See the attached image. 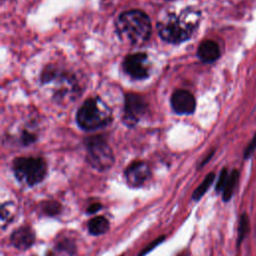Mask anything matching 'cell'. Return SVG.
I'll return each mask as SVG.
<instances>
[{
    "label": "cell",
    "instance_id": "cell-22",
    "mask_svg": "<svg viewBox=\"0 0 256 256\" xmlns=\"http://www.w3.org/2000/svg\"><path fill=\"white\" fill-rule=\"evenodd\" d=\"M101 207H102V205H101L100 203H98V202L92 203V204H90V205L88 206V208H87V213H88V214H95L96 212H98V211L101 209Z\"/></svg>",
    "mask_w": 256,
    "mask_h": 256
},
{
    "label": "cell",
    "instance_id": "cell-4",
    "mask_svg": "<svg viewBox=\"0 0 256 256\" xmlns=\"http://www.w3.org/2000/svg\"><path fill=\"white\" fill-rule=\"evenodd\" d=\"M41 82L47 85L53 91L56 99H65L70 97L74 99L79 93V86L73 75L60 70L57 67H47L41 74Z\"/></svg>",
    "mask_w": 256,
    "mask_h": 256
},
{
    "label": "cell",
    "instance_id": "cell-8",
    "mask_svg": "<svg viewBox=\"0 0 256 256\" xmlns=\"http://www.w3.org/2000/svg\"><path fill=\"white\" fill-rule=\"evenodd\" d=\"M125 72L132 78L140 80L149 76V62L145 53H134L125 57L123 62Z\"/></svg>",
    "mask_w": 256,
    "mask_h": 256
},
{
    "label": "cell",
    "instance_id": "cell-15",
    "mask_svg": "<svg viewBox=\"0 0 256 256\" xmlns=\"http://www.w3.org/2000/svg\"><path fill=\"white\" fill-rule=\"evenodd\" d=\"M214 178H215V174L214 173H209L205 177V179L202 181V183L195 189V191L192 195V199L195 200V201L199 200L205 194V192L208 190V188L211 186V184L214 181Z\"/></svg>",
    "mask_w": 256,
    "mask_h": 256
},
{
    "label": "cell",
    "instance_id": "cell-17",
    "mask_svg": "<svg viewBox=\"0 0 256 256\" xmlns=\"http://www.w3.org/2000/svg\"><path fill=\"white\" fill-rule=\"evenodd\" d=\"M249 221H248V217L246 214H243L240 218V222H239V229H238V245L241 243V241L244 239L247 231H248V225Z\"/></svg>",
    "mask_w": 256,
    "mask_h": 256
},
{
    "label": "cell",
    "instance_id": "cell-16",
    "mask_svg": "<svg viewBox=\"0 0 256 256\" xmlns=\"http://www.w3.org/2000/svg\"><path fill=\"white\" fill-rule=\"evenodd\" d=\"M41 210L49 216L57 215L61 211V205L57 201L49 200L41 203Z\"/></svg>",
    "mask_w": 256,
    "mask_h": 256
},
{
    "label": "cell",
    "instance_id": "cell-10",
    "mask_svg": "<svg viewBox=\"0 0 256 256\" xmlns=\"http://www.w3.org/2000/svg\"><path fill=\"white\" fill-rule=\"evenodd\" d=\"M149 176L150 169L143 161H134L125 170L126 181L132 187L141 186Z\"/></svg>",
    "mask_w": 256,
    "mask_h": 256
},
{
    "label": "cell",
    "instance_id": "cell-5",
    "mask_svg": "<svg viewBox=\"0 0 256 256\" xmlns=\"http://www.w3.org/2000/svg\"><path fill=\"white\" fill-rule=\"evenodd\" d=\"M13 172L20 182L33 186L44 179L47 165L40 157H19L13 161Z\"/></svg>",
    "mask_w": 256,
    "mask_h": 256
},
{
    "label": "cell",
    "instance_id": "cell-18",
    "mask_svg": "<svg viewBox=\"0 0 256 256\" xmlns=\"http://www.w3.org/2000/svg\"><path fill=\"white\" fill-rule=\"evenodd\" d=\"M57 248L59 250L65 251L69 254H72L75 251V245L73 242H71L69 239H63L62 241H60L57 245Z\"/></svg>",
    "mask_w": 256,
    "mask_h": 256
},
{
    "label": "cell",
    "instance_id": "cell-6",
    "mask_svg": "<svg viewBox=\"0 0 256 256\" xmlns=\"http://www.w3.org/2000/svg\"><path fill=\"white\" fill-rule=\"evenodd\" d=\"M87 162L96 170H108L114 163L111 147L102 136H92L85 140Z\"/></svg>",
    "mask_w": 256,
    "mask_h": 256
},
{
    "label": "cell",
    "instance_id": "cell-19",
    "mask_svg": "<svg viewBox=\"0 0 256 256\" xmlns=\"http://www.w3.org/2000/svg\"><path fill=\"white\" fill-rule=\"evenodd\" d=\"M228 172L226 169H223L219 175V178H218V181L216 183V191H222L224 186H225V183L227 181V178H228Z\"/></svg>",
    "mask_w": 256,
    "mask_h": 256
},
{
    "label": "cell",
    "instance_id": "cell-3",
    "mask_svg": "<svg viewBox=\"0 0 256 256\" xmlns=\"http://www.w3.org/2000/svg\"><path fill=\"white\" fill-rule=\"evenodd\" d=\"M76 120L83 130L93 131L107 126L112 121V113L99 98H89L78 109Z\"/></svg>",
    "mask_w": 256,
    "mask_h": 256
},
{
    "label": "cell",
    "instance_id": "cell-2",
    "mask_svg": "<svg viewBox=\"0 0 256 256\" xmlns=\"http://www.w3.org/2000/svg\"><path fill=\"white\" fill-rule=\"evenodd\" d=\"M116 30L124 42L139 46L150 38L151 22L143 11L128 10L118 16Z\"/></svg>",
    "mask_w": 256,
    "mask_h": 256
},
{
    "label": "cell",
    "instance_id": "cell-21",
    "mask_svg": "<svg viewBox=\"0 0 256 256\" xmlns=\"http://www.w3.org/2000/svg\"><path fill=\"white\" fill-rule=\"evenodd\" d=\"M163 239H164V236H161V237H159V238H157L156 240H154L153 242H151L146 248H144L143 249V251L139 254V256H144L145 254H147L148 252H150L152 249H154V247H156L159 243H161L162 241H163Z\"/></svg>",
    "mask_w": 256,
    "mask_h": 256
},
{
    "label": "cell",
    "instance_id": "cell-14",
    "mask_svg": "<svg viewBox=\"0 0 256 256\" xmlns=\"http://www.w3.org/2000/svg\"><path fill=\"white\" fill-rule=\"evenodd\" d=\"M238 178H239V173L237 170H233L229 175H228V178H227V181L225 183V186L223 188V200L224 201H229V199L231 198L233 192H234V189L237 185V182H238Z\"/></svg>",
    "mask_w": 256,
    "mask_h": 256
},
{
    "label": "cell",
    "instance_id": "cell-12",
    "mask_svg": "<svg viewBox=\"0 0 256 256\" xmlns=\"http://www.w3.org/2000/svg\"><path fill=\"white\" fill-rule=\"evenodd\" d=\"M197 55L201 61L205 63H211L219 58L220 49L216 42L212 40H205L199 45L197 49Z\"/></svg>",
    "mask_w": 256,
    "mask_h": 256
},
{
    "label": "cell",
    "instance_id": "cell-23",
    "mask_svg": "<svg viewBox=\"0 0 256 256\" xmlns=\"http://www.w3.org/2000/svg\"><path fill=\"white\" fill-rule=\"evenodd\" d=\"M181 256H182V255H181Z\"/></svg>",
    "mask_w": 256,
    "mask_h": 256
},
{
    "label": "cell",
    "instance_id": "cell-20",
    "mask_svg": "<svg viewBox=\"0 0 256 256\" xmlns=\"http://www.w3.org/2000/svg\"><path fill=\"white\" fill-rule=\"evenodd\" d=\"M256 149V132L252 138V140L250 141V143L248 144L247 148L245 149V152H244V158H248L253 152L254 150Z\"/></svg>",
    "mask_w": 256,
    "mask_h": 256
},
{
    "label": "cell",
    "instance_id": "cell-1",
    "mask_svg": "<svg viewBox=\"0 0 256 256\" xmlns=\"http://www.w3.org/2000/svg\"><path fill=\"white\" fill-rule=\"evenodd\" d=\"M198 25V13L185 9L179 14L168 13L158 22L160 37L169 43L178 44L188 40Z\"/></svg>",
    "mask_w": 256,
    "mask_h": 256
},
{
    "label": "cell",
    "instance_id": "cell-11",
    "mask_svg": "<svg viewBox=\"0 0 256 256\" xmlns=\"http://www.w3.org/2000/svg\"><path fill=\"white\" fill-rule=\"evenodd\" d=\"M10 240L12 245L17 249H27L34 243L35 233L30 227L22 226L13 231Z\"/></svg>",
    "mask_w": 256,
    "mask_h": 256
},
{
    "label": "cell",
    "instance_id": "cell-9",
    "mask_svg": "<svg viewBox=\"0 0 256 256\" xmlns=\"http://www.w3.org/2000/svg\"><path fill=\"white\" fill-rule=\"evenodd\" d=\"M171 106L178 114H192L196 107L194 96L187 90L178 89L171 96Z\"/></svg>",
    "mask_w": 256,
    "mask_h": 256
},
{
    "label": "cell",
    "instance_id": "cell-7",
    "mask_svg": "<svg viewBox=\"0 0 256 256\" xmlns=\"http://www.w3.org/2000/svg\"><path fill=\"white\" fill-rule=\"evenodd\" d=\"M147 110V104L138 94L128 93L125 96L124 121L128 126H134L142 118Z\"/></svg>",
    "mask_w": 256,
    "mask_h": 256
},
{
    "label": "cell",
    "instance_id": "cell-13",
    "mask_svg": "<svg viewBox=\"0 0 256 256\" xmlns=\"http://www.w3.org/2000/svg\"><path fill=\"white\" fill-rule=\"evenodd\" d=\"M87 227L90 234L96 236L102 235L108 231L109 221L103 216H96L89 220Z\"/></svg>",
    "mask_w": 256,
    "mask_h": 256
}]
</instances>
